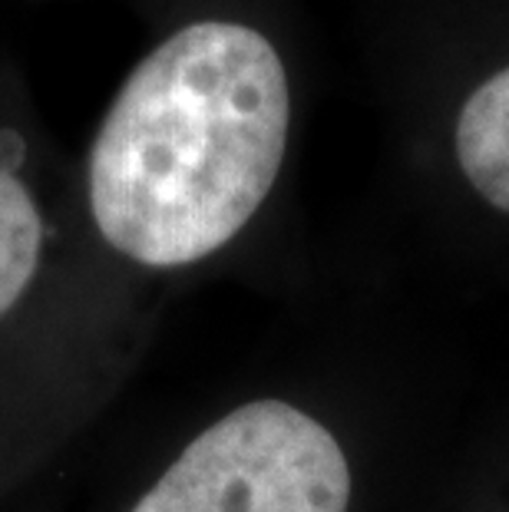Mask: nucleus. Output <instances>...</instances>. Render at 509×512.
<instances>
[{"label": "nucleus", "instance_id": "obj_3", "mask_svg": "<svg viewBox=\"0 0 509 512\" xmlns=\"http://www.w3.org/2000/svg\"><path fill=\"white\" fill-rule=\"evenodd\" d=\"M47 245L50 228L37 195L0 149V347L27 328L47 268Z\"/></svg>", "mask_w": 509, "mask_h": 512}, {"label": "nucleus", "instance_id": "obj_4", "mask_svg": "<svg viewBox=\"0 0 509 512\" xmlns=\"http://www.w3.org/2000/svg\"><path fill=\"white\" fill-rule=\"evenodd\" d=\"M457 159L483 202L509 215V67L470 93L457 119Z\"/></svg>", "mask_w": 509, "mask_h": 512}, {"label": "nucleus", "instance_id": "obj_1", "mask_svg": "<svg viewBox=\"0 0 509 512\" xmlns=\"http://www.w3.org/2000/svg\"><path fill=\"white\" fill-rule=\"evenodd\" d=\"M291 86L255 27L202 20L129 73L96 129L86 202L103 245L172 271L222 252L281 172Z\"/></svg>", "mask_w": 509, "mask_h": 512}, {"label": "nucleus", "instance_id": "obj_2", "mask_svg": "<svg viewBox=\"0 0 509 512\" xmlns=\"http://www.w3.org/2000/svg\"><path fill=\"white\" fill-rule=\"evenodd\" d=\"M351 466L308 410L262 397L179 450L126 512H348Z\"/></svg>", "mask_w": 509, "mask_h": 512}]
</instances>
